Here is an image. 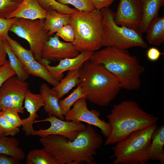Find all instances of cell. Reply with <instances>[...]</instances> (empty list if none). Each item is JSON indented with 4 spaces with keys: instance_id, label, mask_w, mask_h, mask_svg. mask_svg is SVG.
<instances>
[{
    "instance_id": "obj_8",
    "label": "cell",
    "mask_w": 164,
    "mask_h": 164,
    "mask_svg": "<svg viewBox=\"0 0 164 164\" xmlns=\"http://www.w3.org/2000/svg\"><path fill=\"white\" fill-rule=\"evenodd\" d=\"M45 19L31 20L17 18L9 30L27 41L30 50L37 61L42 59L43 46L50 37L43 28Z\"/></svg>"
},
{
    "instance_id": "obj_40",
    "label": "cell",
    "mask_w": 164,
    "mask_h": 164,
    "mask_svg": "<svg viewBox=\"0 0 164 164\" xmlns=\"http://www.w3.org/2000/svg\"><path fill=\"white\" fill-rule=\"evenodd\" d=\"M7 55L4 46L3 41L0 40V62L4 64L7 61Z\"/></svg>"
},
{
    "instance_id": "obj_37",
    "label": "cell",
    "mask_w": 164,
    "mask_h": 164,
    "mask_svg": "<svg viewBox=\"0 0 164 164\" xmlns=\"http://www.w3.org/2000/svg\"><path fill=\"white\" fill-rule=\"evenodd\" d=\"M164 53H161L156 48L152 47L149 48L147 52V56L150 61L154 62L158 60L162 55Z\"/></svg>"
},
{
    "instance_id": "obj_42",
    "label": "cell",
    "mask_w": 164,
    "mask_h": 164,
    "mask_svg": "<svg viewBox=\"0 0 164 164\" xmlns=\"http://www.w3.org/2000/svg\"><path fill=\"white\" fill-rule=\"evenodd\" d=\"M3 63L1 62H0V66H1L2 65Z\"/></svg>"
},
{
    "instance_id": "obj_14",
    "label": "cell",
    "mask_w": 164,
    "mask_h": 164,
    "mask_svg": "<svg viewBox=\"0 0 164 164\" xmlns=\"http://www.w3.org/2000/svg\"><path fill=\"white\" fill-rule=\"evenodd\" d=\"M93 52H80L76 56L72 58H66L60 61L57 66H52L49 65V61L43 59L38 61L43 65L50 71L53 77L60 81L63 77V72L67 71L80 68L83 64L89 60Z\"/></svg>"
},
{
    "instance_id": "obj_38",
    "label": "cell",
    "mask_w": 164,
    "mask_h": 164,
    "mask_svg": "<svg viewBox=\"0 0 164 164\" xmlns=\"http://www.w3.org/2000/svg\"><path fill=\"white\" fill-rule=\"evenodd\" d=\"M95 9L100 10L102 8H109L114 0H89Z\"/></svg>"
},
{
    "instance_id": "obj_25",
    "label": "cell",
    "mask_w": 164,
    "mask_h": 164,
    "mask_svg": "<svg viewBox=\"0 0 164 164\" xmlns=\"http://www.w3.org/2000/svg\"><path fill=\"white\" fill-rule=\"evenodd\" d=\"M3 42L10 66L15 71L18 79L21 81H25L30 75L26 70L25 65L13 52L6 40L3 41Z\"/></svg>"
},
{
    "instance_id": "obj_28",
    "label": "cell",
    "mask_w": 164,
    "mask_h": 164,
    "mask_svg": "<svg viewBox=\"0 0 164 164\" xmlns=\"http://www.w3.org/2000/svg\"><path fill=\"white\" fill-rule=\"evenodd\" d=\"M85 97V95L80 84L67 97L59 101L61 111L65 116L70 110L71 107L78 99Z\"/></svg>"
},
{
    "instance_id": "obj_17",
    "label": "cell",
    "mask_w": 164,
    "mask_h": 164,
    "mask_svg": "<svg viewBox=\"0 0 164 164\" xmlns=\"http://www.w3.org/2000/svg\"><path fill=\"white\" fill-rule=\"evenodd\" d=\"M142 17L138 30L142 33L146 32L148 25L154 18L159 16L161 7L164 5V0H140Z\"/></svg>"
},
{
    "instance_id": "obj_21",
    "label": "cell",
    "mask_w": 164,
    "mask_h": 164,
    "mask_svg": "<svg viewBox=\"0 0 164 164\" xmlns=\"http://www.w3.org/2000/svg\"><path fill=\"white\" fill-rule=\"evenodd\" d=\"M80 68L68 70L65 77L62 79L57 86L51 88L59 99L68 93L72 88L80 84L79 77Z\"/></svg>"
},
{
    "instance_id": "obj_39",
    "label": "cell",
    "mask_w": 164,
    "mask_h": 164,
    "mask_svg": "<svg viewBox=\"0 0 164 164\" xmlns=\"http://www.w3.org/2000/svg\"><path fill=\"white\" fill-rule=\"evenodd\" d=\"M20 161L6 155L0 154V164H19Z\"/></svg>"
},
{
    "instance_id": "obj_7",
    "label": "cell",
    "mask_w": 164,
    "mask_h": 164,
    "mask_svg": "<svg viewBox=\"0 0 164 164\" xmlns=\"http://www.w3.org/2000/svg\"><path fill=\"white\" fill-rule=\"evenodd\" d=\"M100 11L103 22L102 46L123 49L133 47H148L140 31L116 25L114 20V12L109 8H102Z\"/></svg>"
},
{
    "instance_id": "obj_6",
    "label": "cell",
    "mask_w": 164,
    "mask_h": 164,
    "mask_svg": "<svg viewBox=\"0 0 164 164\" xmlns=\"http://www.w3.org/2000/svg\"><path fill=\"white\" fill-rule=\"evenodd\" d=\"M156 124L132 132L127 138L112 147L114 164H146L149 162V155L152 135Z\"/></svg>"
},
{
    "instance_id": "obj_12",
    "label": "cell",
    "mask_w": 164,
    "mask_h": 164,
    "mask_svg": "<svg viewBox=\"0 0 164 164\" xmlns=\"http://www.w3.org/2000/svg\"><path fill=\"white\" fill-rule=\"evenodd\" d=\"M142 17L140 0H120L114 13V20L117 25L138 30Z\"/></svg>"
},
{
    "instance_id": "obj_11",
    "label": "cell",
    "mask_w": 164,
    "mask_h": 164,
    "mask_svg": "<svg viewBox=\"0 0 164 164\" xmlns=\"http://www.w3.org/2000/svg\"><path fill=\"white\" fill-rule=\"evenodd\" d=\"M49 117L41 120H35L33 123L47 121L51 125L46 129L40 128L34 130L32 135L43 137L51 135H58L63 136L70 140L73 141L77 137L79 132L83 130L86 125L81 122L73 121H64L56 117L48 114Z\"/></svg>"
},
{
    "instance_id": "obj_4",
    "label": "cell",
    "mask_w": 164,
    "mask_h": 164,
    "mask_svg": "<svg viewBox=\"0 0 164 164\" xmlns=\"http://www.w3.org/2000/svg\"><path fill=\"white\" fill-rule=\"evenodd\" d=\"M112 130L105 145H113L128 138L133 132L156 124L159 118L141 108L135 101L124 100L115 104L107 116Z\"/></svg>"
},
{
    "instance_id": "obj_34",
    "label": "cell",
    "mask_w": 164,
    "mask_h": 164,
    "mask_svg": "<svg viewBox=\"0 0 164 164\" xmlns=\"http://www.w3.org/2000/svg\"><path fill=\"white\" fill-rule=\"evenodd\" d=\"M0 129L3 135H11L13 137L19 131L18 128L16 127L8 122L5 118L0 114Z\"/></svg>"
},
{
    "instance_id": "obj_24",
    "label": "cell",
    "mask_w": 164,
    "mask_h": 164,
    "mask_svg": "<svg viewBox=\"0 0 164 164\" xmlns=\"http://www.w3.org/2000/svg\"><path fill=\"white\" fill-rule=\"evenodd\" d=\"M26 70L30 75L40 78L53 87L60 83L52 76L48 70L43 65L36 60L25 65Z\"/></svg>"
},
{
    "instance_id": "obj_16",
    "label": "cell",
    "mask_w": 164,
    "mask_h": 164,
    "mask_svg": "<svg viewBox=\"0 0 164 164\" xmlns=\"http://www.w3.org/2000/svg\"><path fill=\"white\" fill-rule=\"evenodd\" d=\"M47 13L48 11L40 6L37 0H23L19 8L8 18L43 19L45 18Z\"/></svg>"
},
{
    "instance_id": "obj_1",
    "label": "cell",
    "mask_w": 164,
    "mask_h": 164,
    "mask_svg": "<svg viewBox=\"0 0 164 164\" xmlns=\"http://www.w3.org/2000/svg\"><path fill=\"white\" fill-rule=\"evenodd\" d=\"M39 141L59 164H68L73 161L80 164H97L94 156L103 143L102 136L93 125L88 124L73 141L58 135L40 137Z\"/></svg>"
},
{
    "instance_id": "obj_18",
    "label": "cell",
    "mask_w": 164,
    "mask_h": 164,
    "mask_svg": "<svg viewBox=\"0 0 164 164\" xmlns=\"http://www.w3.org/2000/svg\"><path fill=\"white\" fill-rule=\"evenodd\" d=\"M39 91L44 99V109L48 114L55 116L64 120V116L62 114L59 105V99L51 90V88L46 84H42Z\"/></svg>"
},
{
    "instance_id": "obj_30",
    "label": "cell",
    "mask_w": 164,
    "mask_h": 164,
    "mask_svg": "<svg viewBox=\"0 0 164 164\" xmlns=\"http://www.w3.org/2000/svg\"><path fill=\"white\" fill-rule=\"evenodd\" d=\"M40 6L44 9L48 11L55 10L58 12L65 14L69 10L67 5L61 4L55 0H37Z\"/></svg>"
},
{
    "instance_id": "obj_15",
    "label": "cell",
    "mask_w": 164,
    "mask_h": 164,
    "mask_svg": "<svg viewBox=\"0 0 164 164\" xmlns=\"http://www.w3.org/2000/svg\"><path fill=\"white\" fill-rule=\"evenodd\" d=\"M24 101L23 108L26 109L29 115L23 119L22 130L26 135L29 136L35 130L33 127V122L36 118H38L36 112L44 106V99L41 94H34L28 89L26 93Z\"/></svg>"
},
{
    "instance_id": "obj_35",
    "label": "cell",
    "mask_w": 164,
    "mask_h": 164,
    "mask_svg": "<svg viewBox=\"0 0 164 164\" xmlns=\"http://www.w3.org/2000/svg\"><path fill=\"white\" fill-rule=\"evenodd\" d=\"M56 34L67 42L73 43L74 40V31L72 26L69 24L63 26L56 32Z\"/></svg>"
},
{
    "instance_id": "obj_13",
    "label": "cell",
    "mask_w": 164,
    "mask_h": 164,
    "mask_svg": "<svg viewBox=\"0 0 164 164\" xmlns=\"http://www.w3.org/2000/svg\"><path fill=\"white\" fill-rule=\"evenodd\" d=\"M80 53L72 43L61 41L56 34L49 37L45 43L41 53L42 58L49 61H60L74 57Z\"/></svg>"
},
{
    "instance_id": "obj_31",
    "label": "cell",
    "mask_w": 164,
    "mask_h": 164,
    "mask_svg": "<svg viewBox=\"0 0 164 164\" xmlns=\"http://www.w3.org/2000/svg\"><path fill=\"white\" fill-rule=\"evenodd\" d=\"M60 3L70 4L80 11H89L95 9L89 0H55Z\"/></svg>"
},
{
    "instance_id": "obj_2",
    "label": "cell",
    "mask_w": 164,
    "mask_h": 164,
    "mask_svg": "<svg viewBox=\"0 0 164 164\" xmlns=\"http://www.w3.org/2000/svg\"><path fill=\"white\" fill-rule=\"evenodd\" d=\"M89 60L103 65L116 77L122 88L133 91L140 87L141 75L145 67L127 49L106 47L94 52Z\"/></svg>"
},
{
    "instance_id": "obj_3",
    "label": "cell",
    "mask_w": 164,
    "mask_h": 164,
    "mask_svg": "<svg viewBox=\"0 0 164 164\" xmlns=\"http://www.w3.org/2000/svg\"><path fill=\"white\" fill-rule=\"evenodd\" d=\"M79 77L86 100L98 106L108 105L122 88L116 77L103 65L89 60L80 69Z\"/></svg>"
},
{
    "instance_id": "obj_36",
    "label": "cell",
    "mask_w": 164,
    "mask_h": 164,
    "mask_svg": "<svg viewBox=\"0 0 164 164\" xmlns=\"http://www.w3.org/2000/svg\"><path fill=\"white\" fill-rule=\"evenodd\" d=\"M16 75L14 70L10 66L9 60L0 66V87L7 79Z\"/></svg>"
},
{
    "instance_id": "obj_33",
    "label": "cell",
    "mask_w": 164,
    "mask_h": 164,
    "mask_svg": "<svg viewBox=\"0 0 164 164\" xmlns=\"http://www.w3.org/2000/svg\"><path fill=\"white\" fill-rule=\"evenodd\" d=\"M16 19L17 18H0V40H6L9 31Z\"/></svg>"
},
{
    "instance_id": "obj_32",
    "label": "cell",
    "mask_w": 164,
    "mask_h": 164,
    "mask_svg": "<svg viewBox=\"0 0 164 164\" xmlns=\"http://www.w3.org/2000/svg\"><path fill=\"white\" fill-rule=\"evenodd\" d=\"M0 114L10 123L13 126L19 128L23 124V119H21L19 113L9 109H3L1 111Z\"/></svg>"
},
{
    "instance_id": "obj_23",
    "label": "cell",
    "mask_w": 164,
    "mask_h": 164,
    "mask_svg": "<svg viewBox=\"0 0 164 164\" xmlns=\"http://www.w3.org/2000/svg\"><path fill=\"white\" fill-rule=\"evenodd\" d=\"M20 143L15 137L3 135L0 137V154L12 156L20 161L26 157L25 153L19 147Z\"/></svg>"
},
{
    "instance_id": "obj_9",
    "label": "cell",
    "mask_w": 164,
    "mask_h": 164,
    "mask_svg": "<svg viewBox=\"0 0 164 164\" xmlns=\"http://www.w3.org/2000/svg\"><path fill=\"white\" fill-rule=\"evenodd\" d=\"M28 89V83L20 80L16 76L7 79L0 87V109L24 113L23 102Z\"/></svg>"
},
{
    "instance_id": "obj_19",
    "label": "cell",
    "mask_w": 164,
    "mask_h": 164,
    "mask_svg": "<svg viewBox=\"0 0 164 164\" xmlns=\"http://www.w3.org/2000/svg\"><path fill=\"white\" fill-rule=\"evenodd\" d=\"M70 15L58 12L55 10L48 11L45 19L43 28L48 36H52L64 26L69 24Z\"/></svg>"
},
{
    "instance_id": "obj_41",
    "label": "cell",
    "mask_w": 164,
    "mask_h": 164,
    "mask_svg": "<svg viewBox=\"0 0 164 164\" xmlns=\"http://www.w3.org/2000/svg\"><path fill=\"white\" fill-rule=\"evenodd\" d=\"M3 135V133L0 129V137Z\"/></svg>"
},
{
    "instance_id": "obj_27",
    "label": "cell",
    "mask_w": 164,
    "mask_h": 164,
    "mask_svg": "<svg viewBox=\"0 0 164 164\" xmlns=\"http://www.w3.org/2000/svg\"><path fill=\"white\" fill-rule=\"evenodd\" d=\"M6 40L13 52L24 65L35 60L30 50H28L26 49L9 35L7 36Z\"/></svg>"
},
{
    "instance_id": "obj_29",
    "label": "cell",
    "mask_w": 164,
    "mask_h": 164,
    "mask_svg": "<svg viewBox=\"0 0 164 164\" xmlns=\"http://www.w3.org/2000/svg\"><path fill=\"white\" fill-rule=\"evenodd\" d=\"M23 0H0V18H8Z\"/></svg>"
},
{
    "instance_id": "obj_5",
    "label": "cell",
    "mask_w": 164,
    "mask_h": 164,
    "mask_svg": "<svg viewBox=\"0 0 164 164\" xmlns=\"http://www.w3.org/2000/svg\"><path fill=\"white\" fill-rule=\"evenodd\" d=\"M74 32L72 43L80 52H93L102 46V17L100 10H77L70 15L69 22Z\"/></svg>"
},
{
    "instance_id": "obj_43",
    "label": "cell",
    "mask_w": 164,
    "mask_h": 164,
    "mask_svg": "<svg viewBox=\"0 0 164 164\" xmlns=\"http://www.w3.org/2000/svg\"><path fill=\"white\" fill-rule=\"evenodd\" d=\"M1 110L0 109V112H1Z\"/></svg>"
},
{
    "instance_id": "obj_22",
    "label": "cell",
    "mask_w": 164,
    "mask_h": 164,
    "mask_svg": "<svg viewBox=\"0 0 164 164\" xmlns=\"http://www.w3.org/2000/svg\"><path fill=\"white\" fill-rule=\"evenodd\" d=\"M145 33L146 39L149 44L160 45L164 42V17L158 16L153 19Z\"/></svg>"
},
{
    "instance_id": "obj_20",
    "label": "cell",
    "mask_w": 164,
    "mask_h": 164,
    "mask_svg": "<svg viewBox=\"0 0 164 164\" xmlns=\"http://www.w3.org/2000/svg\"><path fill=\"white\" fill-rule=\"evenodd\" d=\"M164 126H158L152 136V142L149 151V160H158L164 164Z\"/></svg>"
},
{
    "instance_id": "obj_10",
    "label": "cell",
    "mask_w": 164,
    "mask_h": 164,
    "mask_svg": "<svg viewBox=\"0 0 164 164\" xmlns=\"http://www.w3.org/2000/svg\"><path fill=\"white\" fill-rule=\"evenodd\" d=\"M86 99L83 97L77 100L73 105V107L64 116L67 121L84 122L88 124L97 127L100 129L102 134L107 138L110 135L112 130L109 122L101 119L99 111L95 109L89 110L87 108Z\"/></svg>"
},
{
    "instance_id": "obj_26",
    "label": "cell",
    "mask_w": 164,
    "mask_h": 164,
    "mask_svg": "<svg viewBox=\"0 0 164 164\" xmlns=\"http://www.w3.org/2000/svg\"><path fill=\"white\" fill-rule=\"evenodd\" d=\"M26 157L27 164H59L57 159L44 148L32 150Z\"/></svg>"
}]
</instances>
